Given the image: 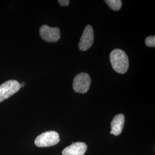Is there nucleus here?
<instances>
[{
    "label": "nucleus",
    "instance_id": "nucleus-1",
    "mask_svg": "<svg viewBox=\"0 0 155 155\" xmlns=\"http://www.w3.org/2000/svg\"><path fill=\"white\" fill-rule=\"evenodd\" d=\"M110 60L111 66L117 72L125 74L127 72L129 68V59L123 50H113L110 54Z\"/></svg>",
    "mask_w": 155,
    "mask_h": 155
},
{
    "label": "nucleus",
    "instance_id": "nucleus-6",
    "mask_svg": "<svg viewBox=\"0 0 155 155\" xmlns=\"http://www.w3.org/2000/svg\"><path fill=\"white\" fill-rule=\"evenodd\" d=\"M94 42V30L90 25H87L83 31L81 40L79 43V48L81 51H86L92 46Z\"/></svg>",
    "mask_w": 155,
    "mask_h": 155
},
{
    "label": "nucleus",
    "instance_id": "nucleus-2",
    "mask_svg": "<svg viewBox=\"0 0 155 155\" xmlns=\"http://www.w3.org/2000/svg\"><path fill=\"white\" fill-rule=\"evenodd\" d=\"M60 141L59 135L55 131H47L39 135L35 140L38 147H48L55 145Z\"/></svg>",
    "mask_w": 155,
    "mask_h": 155
},
{
    "label": "nucleus",
    "instance_id": "nucleus-7",
    "mask_svg": "<svg viewBox=\"0 0 155 155\" xmlns=\"http://www.w3.org/2000/svg\"><path fill=\"white\" fill-rule=\"evenodd\" d=\"M87 149V146L84 143L77 142L64 148L62 151L63 155H84Z\"/></svg>",
    "mask_w": 155,
    "mask_h": 155
},
{
    "label": "nucleus",
    "instance_id": "nucleus-9",
    "mask_svg": "<svg viewBox=\"0 0 155 155\" xmlns=\"http://www.w3.org/2000/svg\"><path fill=\"white\" fill-rule=\"evenodd\" d=\"M105 2L113 11H119L122 6V2L121 0H106Z\"/></svg>",
    "mask_w": 155,
    "mask_h": 155
},
{
    "label": "nucleus",
    "instance_id": "nucleus-4",
    "mask_svg": "<svg viewBox=\"0 0 155 155\" xmlns=\"http://www.w3.org/2000/svg\"><path fill=\"white\" fill-rule=\"evenodd\" d=\"M20 89V84L16 80H9L0 85V102L16 93Z\"/></svg>",
    "mask_w": 155,
    "mask_h": 155
},
{
    "label": "nucleus",
    "instance_id": "nucleus-3",
    "mask_svg": "<svg viewBox=\"0 0 155 155\" xmlns=\"http://www.w3.org/2000/svg\"><path fill=\"white\" fill-rule=\"evenodd\" d=\"M91 85V78L89 74L85 72H81L77 75L73 81L74 90L81 94L86 93Z\"/></svg>",
    "mask_w": 155,
    "mask_h": 155
},
{
    "label": "nucleus",
    "instance_id": "nucleus-10",
    "mask_svg": "<svg viewBox=\"0 0 155 155\" xmlns=\"http://www.w3.org/2000/svg\"><path fill=\"white\" fill-rule=\"evenodd\" d=\"M145 45L148 47H155V36H150L147 37L145 41Z\"/></svg>",
    "mask_w": 155,
    "mask_h": 155
},
{
    "label": "nucleus",
    "instance_id": "nucleus-11",
    "mask_svg": "<svg viewBox=\"0 0 155 155\" xmlns=\"http://www.w3.org/2000/svg\"><path fill=\"white\" fill-rule=\"evenodd\" d=\"M58 2L61 6H67L69 5L70 1H68V0H59Z\"/></svg>",
    "mask_w": 155,
    "mask_h": 155
},
{
    "label": "nucleus",
    "instance_id": "nucleus-5",
    "mask_svg": "<svg viewBox=\"0 0 155 155\" xmlns=\"http://www.w3.org/2000/svg\"><path fill=\"white\" fill-rule=\"evenodd\" d=\"M41 38L47 42L55 43L61 38L60 29L57 27H50L47 25H42L39 30Z\"/></svg>",
    "mask_w": 155,
    "mask_h": 155
},
{
    "label": "nucleus",
    "instance_id": "nucleus-8",
    "mask_svg": "<svg viewBox=\"0 0 155 155\" xmlns=\"http://www.w3.org/2000/svg\"><path fill=\"white\" fill-rule=\"evenodd\" d=\"M125 124V116L122 114H117L114 117L111 122L110 134L118 136L122 133Z\"/></svg>",
    "mask_w": 155,
    "mask_h": 155
}]
</instances>
